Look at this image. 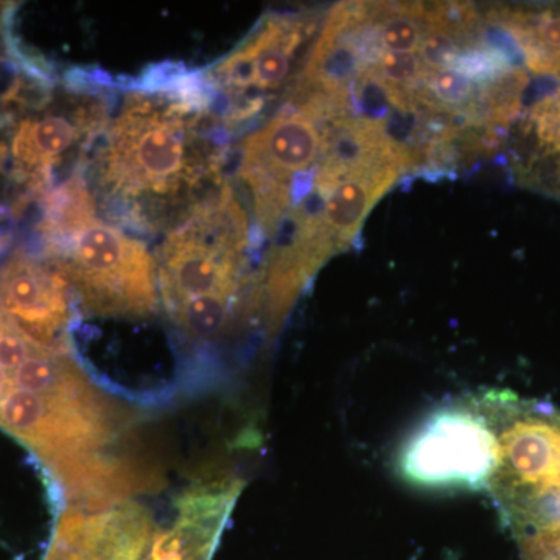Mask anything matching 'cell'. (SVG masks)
I'll return each instance as SVG.
<instances>
[{
	"instance_id": "obj_1",
	"label": "cell",
	"mask_w": 560,
	"mask_h": 560,
	"mask_svg": "<svg viewBox=\"0 0 560 560\" xmlns=\"http://www.w3.org/2000/svg\"><path fill=\"white\" fill-rule=\"evenodd\" d=\"M219 128L197 73L125 92L84 168L97 210L119 228L171 231L224 184Z\"/></svg>"
},
{
	"instance_id": "obj_2",
	"label": "cell",
	"mask_w": 560,
	"mask_h": 560,
	"mask_svg": "<svg viewBox=\"0 0 560 560\" xmlns=\"http://www.w3.org/2000/svg\"><path fill=\"white\" fill-rule=\"evenodd\" d=\"M132 419L72 353L33 341L0 308V431L27 447L66 497L117 469Z\"/></svg>"
},
{
	"instance_id": "obj_3",
	"label": "cell",
	"mask_w": 560,
	"mask_h": 560,
	"mask_svg": "<svg viewBox=\"0 0 560 560\" xmlns=\"http://www.w3.org/2000/svg\"><path fill=\"white\" fill-rule=\"evenodd\" d=\"M248 246V217L224 183L165 232L158 249L162 316L202 389L220 382L213 349L259 307Z\"/></svg>"
},
{
	"instance_id": "obj_4",
	"label": "cell",
	"mask_w": 560,
	"mask_h": 560,
	"mask_svg": "<svg viewBox=\"0 0 560 560\" xmlns=\"http://www.w3.org/2000/svg\"><path fill=\"white\" fill-rule=\"evenodd\" d=\"M36 231L39 253L68 280L73 331L84 319L147 323L162 315L156 257L130 232L98 219L84 173L43 198Z\"/></svg>"
},
{
	"instance_id": "obj_5",
	"label": "cell",
	"mask_w": 560,
	"mask_h": 560,
	"mask_svg": "<svg viewBox=\"0 0 560 560\" xmlns=\"http://www.w3.org/2000/svg\"><path fill=\"white\" fill-rule=\"evenodd\" d=\"M113 106L105 94L66 83L61 92L54 83L44 88L11 120L10 179L18 187V215L28 201L43 200L54 190L62 168L84 171L88 151L94 149Z\"/></svg>"
},
{
	"instance_id": "obj_6",
	"label": "cell",
	"mask_w": 560,
	"mask_h": 560,
	"mask_svg": "<svg viewBox=\"0 0 560 560\" xmlns=\"http://www.w3.org/2000/svg\"><path fill=\"white\" fill-rule=\"evenodd\" d=\"M311 31L300 18H271L226 58L197 73L210 113L221 128L237 127L264 108L265 95L289 79Z\"/></svg>"
},
{
	"instance_id": "obj_7",
	"label": "cell",
	"mask_w": 560,
	"mask_h": 560,
	"mask_svg": "<svg viewBox=\"0 0 560 560\" xmlns=\"http://www.w3.org/2000/svg\"><path fill=\"white\" fill-rule=\"evenodd\" d=\"M497 441L474 401L453 405L427 419L400 452L401 475L425 488H488Z\"/></svg>"
},
{
	"instance_id": "obj_8",
	"label": "cell",
	"mask_w": 560,
	"mask_h": 560,
	"mask_svg": "<svg viewBox=\"0 0 560 560\" xmlns=\"http://www.w3.org/2000/svg\"><path fill=\"white\" fill-rule=\"evenodd\" d=\"M323 147L315 117L298 106L282 110L243 140L237 176L253 198L257 224L275 234L293 200L296 179L311 171Z\"/></svg>"
},
{
	"instance_id": "obj_9",
	"label": "cell",
	"mask_w": 560,
	"mask_h": 560,
	"mask_svg": "<svg viewBox=\"0 0 560 560\" xmlns=\"http://www.w3.org/2000/svg\"><path fill=\"white\" fill-rule=\"evenodd\" d=\"M0 308L28 338L72 353L77 323L68 280L39 250L18 246L0 268Z\"/></svg>"
},
{
	"instance_id": "obj_10",
	"label": "cell",
	"mask_w": 560,
	"mask_h": 560,
	"mask_svg": "<svg viewBox=\"0 0 560 560\" xmlns=\"http://www.w3.org/2000/svg\"><path fill=\"white\" fill-rule=\"evenodd\" d=\"M396 178L397 171L345 176L329 191L323 194L320 208L308 201L302 208L315 215L327 234H334L340 242H348L360 231L375 201L389 189Z\"/></svg>"
},
{
	"instance_id": "obj_11",
	"label": "cell",
	"mask_w": 560,
	"mask_h": 560,
	"mask_svg": "<svg viewBox=\"0 0 560 560\" xmlns=\"http://www.w3.org/2000/svg\"><path fill=\"white\" fill-rule=\"evenodd\" d=\"M382 46L386 51L415 54L422 43V32L418 22L408 16L390 18L383 25L381 33Z\"/></svg>"
},
{
	"instance_id": "obj_12",
	"label": "cell",
	"mask_w": 560,
	"mask_h": 560,
	"mask_svg": "<svg viewBox=\"0 0 560 560\" xmlns=\"http://www.w3.org/2000/svg\"><path fill=\"white\" fill-rule=\"evenodd\" d=\"M420 62L425 68L444 70L451 66L453 58L456 57V44L451 33L444 27H433L423 33L422 43L419 47Z\"/></svg>"
},
{
	"instance_id": "obj_13",
	"label": "cell",
	"mask_w": 560,
	"mask_h": 560,
	"mask_svg": "<svg viewBox=\"0 0 560 560\" xmlns=\"http://www.w3.org/2000/svg\"><path fill=\"white\" fill-rule=\"evenodd\" d=\"M430 88L440 101L448 105H460L474 94L471 80L452 69L434 72L430 79Z\"/></svg>"
},
{
	"instance_id": "obj_14",
	"label": "cell",
	"mask_w": 560,
	"mask_h": 560,
	"mask_svg": "<svg viewBox=\"0 0 560 560\" xmlns=\"http://www.w3.org/2000/svg\"><path fill=\"white\" fill-rule=\"evenodd\" d=\"M378 75L390 83H410L422 73V62L415 54L385 51L377 62Z\"/></svg>"
},
{
	"instance_id": "obj_15",
	"label": "cell",
	"mask_w": 560,
	"mask_h": 560,
	"mask_svg": "<svg viewBox=\"0 0 560 560\" xmlns=\"http://www.w3.org/2000/svg\"><path fill=\"white\" fill-rule=\"evenodd\" d=\"M11 210L9 209H0V254L5 253V249L10 246L11 241V231H10V220H11Z\"/></svg>"
},
{
	"instance_id": "obj_16",
	"label": "cell",
	"mask_w": 560,
	"mask_h": 560,
	"mask_svg": "<svg viewBox=\"0 0 560 560\" xmlns=\"http://www.w3.org/2000/svg\"><path fill=\"white\" fill-rule=\"evenodd\" d=\"M10 13V7L0 5V68H2L3 58H5V55L2 54V46H9L10 44V38L7 36L9 35Z\"/></svg>"
},
{
	"instance_id": "obj_17",
	"label": "cell",
	"mask_w": 560,
	"mask_h": 560,
	"mask_svg": "<svg viewBox=\"0 0 560 560\" xmlns=\"http://www.w3.org/2000/svg\"><path fill=\"white\" fill-rule=\"evenodd\" d=\"M537 131L545 142L550 143L556 150L560 151V128L552 125L537 124Z\"/></svg>"
},
{
	"instance_id": "obj_18",
	"label": "cell",
	"mask_w": 560,
	"mask_h": 560,
	"mask_svg": "<svg viewBox=\"0 0 560 560\" xmlns=\"http://www.w3.org/2000/svg\"><path fill=\"white\" fill-rule=\"evenodd\" d=\"M7 168H10V143L5 139L0 138V178L9 176L10 179V172ZM0 209L7 208L0 206Z\"/></svg>"
},
{
	"instance_id": "obj_19",
	"label": "cell",
	"mask_w": 560,
	"mask_h": 560,
	"mask_svg": "<svg viewBox=\"0 0 560 560\" xmlns=\"http://www.w3.org/2000/svg\"><path fill=\"white\" fill-rule=\"evenodd\" d=\"M555 62H556V69L560 70V50L558 51V54H556Z\"/></svg>"
}]
</instances>
